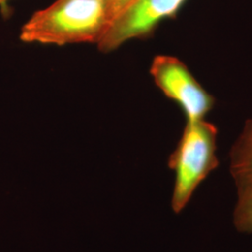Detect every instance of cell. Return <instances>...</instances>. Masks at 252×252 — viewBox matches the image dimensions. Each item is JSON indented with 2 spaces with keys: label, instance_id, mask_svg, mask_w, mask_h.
<instances>
[{
  "label": "cell",
  "instance_id": "6da1fadb",
  "mask_svg": "<svg viewBox=\"0 0 252 252\" xmlns=\"http://www.w3.org/2000/svg\"><path fill=\"white\" fill-rule=\"evenodd\" d=\"M109 24L106 0H56L29 18L20 39L58 46L98 43Z\"/></svg>",
  "mask_w": 252,
  "mask_h": 252
},
{
  "label": "cell",
  "instance_id": "7a4b0ae2",
  "mask_svg": "<svg viewBox=\"0 0 252 252\" xmlns=\"http://www.w3.org/2000/svg\"><path fill=\"white\" fill-rule=\"evenodd\" d=\"M218 129L206 119L186 121L180 141L168 159L175 173L171 207L180 213L195 189L219 166L217 157Z\"/></svg>",
  "mask_w": 252,
  "mask_h": 252
},
{
  "label": "cell",
  "instance_id": "3957f363",
  "mask_svg": "<svg viewBox=\"0 0 252 252\" xmlns=\"http://www.w3.org/2000/svg\"><path fill=\"white\" fill-rule=\"evenodd\" d=\"M150 74L156 86L169 99L176 102L186 121L206 119L216 100L190 72L186 63L171 55H156Z\"/></svg>",
  "mask_w": 252,
  "mask_h": 252
},
{
  "label": "cell",
  "instance_id": "277c9868",
  "mask_svg": "<svg viewBox=\"0 0 252 252\" xmlns=\"http://www.w3.org/2000/svg\"><path fill=\"white\" fill-rule=\"evenodd\" d=\"M187 0H132L115 18L98 41L101 52L117 50L128 40L152 36L164 20L177 17Z\"/></svg>",
  "mask_w": 252,
  "mask_h": 252
},
{
  "label": "cell",
  "instance_id": "5b68a950",
  "mask_svg": "<svg viewBox=\"0 0 252 252\" xmlns=\"http://www.w3.org/2000/svg\"><path fill=\"white\" fill-rule=\"evenodd\" d=\"M230 173L237 190L252 186V118L249 119L229 154Z\"/></svg>",
  "mask_w": 252,
  "mask_h": 252
},
{
  "label": "cell",
  "instance_id": "8992f818",
  "mask_svg": "<svg viewBox=\"0 0 252 252\" xmlns=\"http://www.w3.org/2000/svg\"><path fill=\"white\" fill-rule=\"evenodd\" d=\"M238 200L234 211V224L237 231L252 233V186L237 190Z\"/></svg>",
  "mask_w": 252,
  "mask_h": 252
},
{
  "label": "cell",
  "instance_id": "52a82bcc",
  "mask_svg": "<svg viewBox=\"0 0 252 252\" xmlns=\"http://www.w3.org/2000/svg\"><path fill=\"white\" fill-rule=\"evenodd\" d=\"M132 0H106L110 23Z\"/></svg>",
  "mask_w": 252,
  "mask_h": 252
},
{
  "label": "cell",
  "instance_id": "ba28073f",
  "mask_svg": "<svg viewBox=\"0 0 252 252\" xmlns=\"http://www.w3.org/2000/svg\"><path fill=\"white\" fill-rule=\"evenodd\" d=\"M10 0H0V10L4 18H8L11 14V8L9 7Z\"/></svg>",
  "mask_w": 252,
  "mask_h": 252
}]
</instances>
